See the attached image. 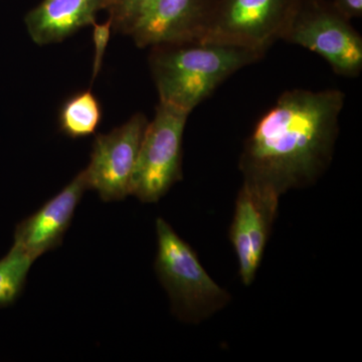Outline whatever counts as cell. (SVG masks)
<instances>
[{"instance_id":"obj_13","label":"cell","mask_w":362,"mask_h":362,"mask_svg":"<svg viewBox=\"0 0 362 362\" xmlns=\"http://www.w3.org/2000/svg\"><path fill=\"white\" fill-rule=\"evenodd\" d=\"M35 261L33 257L16 245L0 259V309L7 308L18 301Z\"/></svg>"},{"instance_id":"obj_15","label":"cell","mask_w":362,"mask_h":362,"mask_svg":"<svg viewBox=\"0 0 362 362\" xmlns=\"http://www.w3.org/2000/svg\"><path fill=\"white\" fill-rule=\"evenodd\" d=\"M93 26V42H94V64H93L92 83L98 77L102 69L105 52L108 47L109 40H110L112 30H113V23L109 18L103 23H97L95 21Z\"/></svg>"},{"instance_id":"obj_14","label":"cell","mask_w":362,"mask_h":362,"mask_svg":"<svg viewBox=\"0 0 362 362\" xmlns=\"http://www.w3.org/2000/svg\"><path fill=\"white\" fill-rule=\"evenodd\" d=\"M156 0H107L106 9L113 23V30L127 35L128 32L145 9Z\"/></svg>"},{"instance_id":"obj_7","label":"cell","mask_w":362,"mask_h":362,"mask_svg":"<svg viewBox=\"0 0 362 362\" xmlns=\"http://www.w3.org/2000/svg\"><path fill=\"white\" fill-rule=\"evenodd\" d=\"M147 121L138 113L93 143L90 160L84 169L88 189L103 202L123 201L130 195V183Z\"/></svg>"},{"instance_id":"obj_9","label":"cell","mask_w":362,"mask_h":362,"mask_svg":"<svg viewBox=\"0 0 362 362\" xmlns=\"http://www.w3.org/2000/svg\"><path fill=\"white\" fill-rule=\"evenodd\" d=\"M216 0H156L127 35L139 47L201 40Z\"/></svg>"},{"instance_id":"obj_8","label":"cell","mask_w":362,"mask_h":362,"mask_svg":"<svg viewBox=\"0 0 362 362\" xmlns=\"http://www.w3.org/2000/svg\"><path fill=\"white\" fill-rule=\"evenodd\" d=\"M280 197L272 188L247 180H244L238 194L228 237L245 286L251 285L256 279L277 218Z\"/></svg>"},{"instance_id":"obj_12","label":"cell","mask_w":362,"mask_h":362,"mask_svg":"<svg viewBox=\"0 0 362 362\" xmlns=\"http://www.w3.org/2000/svg\"><path fill=\"white\" fill-rule=\"evenodd\" d=\"M101 120V104L90 90L73 95L59 110V130L75 139L94 134Z\"/></svg>"},{"instance_id":"obj_5","label":"cell","mask_w":362,"mask_h":362,"mask_svg":"<svg viewBox=\"0 0 362 362\" xmlns=\"http://www.w3.org/2000/svg\"><path fill=\"white\" fill-rule=\"evenodd\" d=\"M281 40L315 52L342 77L362 71V37L324 0H299Z\"/></svg>"},{"instance_id":"obj_6","label":"cell","mask_w":362,"mask_h":362,"mask_svg":"<svg viewBox=\"0 0 362 362\" xmlns=\"http://www.w3.org/2000/svg\"><path fill=\"white\" fill-rule=\"evenodd\" d=\"M299 0H216L202 42L263 54L281 40Z\"/></svg>"},{"instance_id":"obj_4","label":"cell","mask_w":362,"mask_h":362,"mask_svg":"<svg viewBox=\"0 0 362 362\" xmlns=\"http://www.w3.org/2000/svg\"><path fill=\"white\" fill-rule=\"evenodd\" d=\"M190 113L159 102L143 135L130 183V194L144 204L160 201L182 180V140Z\"/></svg>"},{"instance_id":"obj_2","label":"cell","mask_w":362,"mask_h":362,"mask_svg":"<svg viewBox=\"0 0 362 362\" xmlns=\"http://www.w3.org/2000/svg\"><path fill=\"white\" fill-rule=\"evenodd\" d=\"M262 58L244 47L195 40L152 47L149 65L159 102L192 113L230 76Z\"/></svg>"},{"instance_id":"obj_3","label":"cell","mask_w":362,"mask_h":362,"mask_svg":"<svg viewBox=\"0 0 362 362\" xmlns=\"http://www.w3.org/2000/svg\"><path fill=\"white\" fill-rule=\"evenodd\" d=\"M157 254L154 268L170 299L173 315L199 324L223 310L232 300L202 265L197 252L168 221L156 220Z\"/></svg>"},{"instance_id":"obj_16","label":"cell","mask_w":362,"mask_h":362,"mask_svg":"<svg viewBox=\"0 0 362 362\" xmlns=\"http://www.w3.org/2000/svg\"><path fill=\"white\" fill-rule=\"evenodd\" d=\"M330 4L347 21L362 16V0H331Z\"/></svg>"},{"instance_id":"obj_1","label":"cell","mask_w":362,"mask_h":362,"mask_svg":"<svg viewBox=\"0 0 362 362\" xmlns=\"http://www.w3.org/2000/svg\"><path fill=\"white\" fill-rule=\"evenodd\" d=\"M344 102L340 90L283 93L245 142L239 161L244 180L280 197L315 185L332 162Z\"/></svg>"},{"instance_id":"obj_10","label":"cell","mask_w":362,"mask_h":362,"mask_svg":"<svg viewBox=\"0 0 362 362\" xmlns=\"http://www.w3.org/2000/svg\"><path fill=\"white\" fill-rule=\"evenodd\" d=\"M87 189L83 170L39 211L16 225L13 245L35 259L61 246Z\"/></svg>"},{"instance_id":"obj_11","label":"cell","mask_w":362,"mask_h":362,"mask_svg":"<svg viewBox=\"0 0 362 362\" xmlns=\"http://www.w3.org/2000/svg\"><path fill=\"white\" fill-rule=\"evenodd\" d=\"M106 6L107 0H42L26 14V28L35 44H57L92 25Z\"/></svg>"}]
</instances>
